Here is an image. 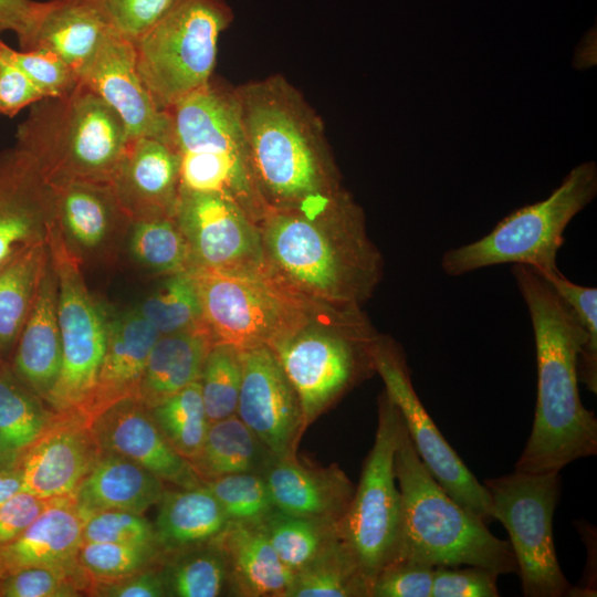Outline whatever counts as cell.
<instances>
[{"label": "cell", "instance_id": "31", "mask_svg": "<svg viewBox=\"0 0 597 597\" xmlns=\"http://www.w3.org/2000/svg\"><path fill=\"white\" fill-rule=\"evenodd\" d=\"M157 505L154 528L161 553L213 540L230 523L203 483L175 490L166 488Z\"/></svg>", "mask_w": 597, "mask_h": 597}, {"label": "cell", "instance_id": "12", "mask_svg": "<svg viewBox=\"0 0 597 597\" xmlns=\"http://www.w3.org/2000/svg\"><path fill=\"white\" fill-rule=\"evenodd\" d=\"M48 247L57 281L62 365L45 404L54 413L83 417L106 349L109 316L90 292L81 264L66 250L54 224Z\"/></svg>", "mask_w": 597, "mask_h": 597}, {"label": "cell", "instance_id": "19", "mask_svg": "<svg viewBox=\"0 0 597 597\" xmlns=\"http://www.w3.org/2000/svg\"><path fill=\"white\" fill-rule=\"evenodd\" d=\"M102 450L82 416L55 413L44 432L17 462L23 491L44 499L72 495Z\"/></svg>", "mask_w": 597, "mask_h": 597}, {"label": "cell", "instance_id": "49", "mask_svg": "<svg viewBox=\"0 0 597 597\" xmlns=\"http://www.w3.org/2000/svg\"><path fill=\"white\" fill-rule=\"evenodd\" d=\"M498 577L480 566L434 567L431 597H498Z\"/></svg>", "mask_w": 597, "mask_h": 597}, {"label": "cell", "instance_id": "20", "mask_svg": "<svg viewBox=\"0 0 597 597\" xmlns=\"http://www.w3.org/2000/svg\"><path fill=\"white\" fill-rule=\"evenodd\" d=\"M54 224L53 193L34 159L13 146L0 154V268L46 242Z\"/></svg>", "mask_w": 597, "mask_h": 597}, {"label": "cell", "instance_id": "24", "mask_svg": "<svg viewBox=\"0 0 597 597\" xmlns=\"http://www.w3.org/2000/svg\"><path fill=\"white\" fill-rule=\"evenodd\" d=\"M113 30L94 0L39 1L31 24L18 42L22 51L54 53L81 78L82 72Z\"/></svg>", "mask_w": 597, "mask_h": 597}, {"label": "cell", "instance_id": "54", "mask_svg": "<svg viewBox=\"0 0 597 597\" xmlns=\"http://www.w3.org/2000/svg\"><path fill=\"white\" fill-rule=\"evenodd\" d=\"M23 491L22 478L17 465L0 467V505Z\"/></svg>", "mask_w": 597, "mask_h": 597}, {"label": "cell", "instance_id": "39", "mask_svg": "<svg viewBox=\"0 0 597 597\" xmlns=\"http://www.w3.org/2000/svg\"><path fill=\"white\" fill-rule=\"evenodd\" d=\"M160 335L195 328L202 324L201 306L193 279L188 271L166 275L137 306Z\"/></svg>", "mask_w": 597, "mask_h": 597}, {"label": "cell", "instance_id": "16", "mask_svg": "<svg viewBox=\"0 0 597 597\" xmlns=\"http://www.w3.org/2000/svg\"><path fill=\"white\" fill-rule=\"evenodd\" d=\"M241 352L237 416L276 459L295 457L302 436L300 399L269 346Z\"/></svg>", "mask_w": 597, "mask_h": 597}, {"label": "cell", "instance_id": "2", "mask_svg": "<svg viewBox=\"0 0 597 597\" xmlns=\"http://www.w3.org/2000/svg\"><path fill=\"white\" fill-rule=\"evenodd\" d=\"M259 228L272 273L316 306L362 310L381 279L364 211L344 189L303 208L268 210Z\"/></svg>", "mask_w": 597, "mask_h": 597}, {"label": "cell", "instance_id": "34", "mask_svg": "<svg viewBox=\"0 0 597 597\" xmlns=\"http://www.w3.org/2000/svg\"><path fill=\"white\" fill-rule=\"evenodd\" d=\"M55 413L13 373L0 366V467L15 465L21 454L44 432Z\"/></svg>", "mask_w": 597, "mask_h": 597}, {"label": "cell", "instance_id": "53", "mask_svg": "<svg viewBox=\"0 0 597 597\" xmlns=\"http://www.w3.org/2000/svg\"><path fill=\"white\" fill-rule=\"evenodd\" d=\"M39 1L34 0H0V35L11 31L21 38L31 24Z\"/></svg>", "mask_w": 597, "mask_h": 597}, {"label": "cell", "instance_id": "41", "mask_svg": "<svg viewBox=\"0 0 597 597\" xmlns=\"http://www.w3.org/2000/svg\"><path fill=\"white\" fill-rule=\"evenodd\" d=\"M241 380L240 349L228 344H213L206 355L199 377L210 423L237 413Z\"/></svg>", "mask_w": 597, "mask_h": 597}, {"label": "cell", "instance_id": "51", "mask_svg": "<svg viewBox=\"0 0 597 597\" xmlns=\"http://www.w3.org/2000/svg\"><path fill=\"white\" fill-rule=\"evenodd\" d=\"M42 98V92L21 70L0 61V115L13 117Z\"/></svg>", "mask_w": 597, "mask_h": 597}, {"label": "cell", "instance_id": "13", "mask_svg": "<svg viewBox=\"0 0 597 597\" xmlns=\"http://www.w3.org/2000/svg\"><path fill=\"white\" fill-rule=\"evenodd\" d=\"M167 112L181 170L221 180L254 177L234 87L212 77Z\"/></svg>", "mask_w": 597, "mask_h": 597}, {"label": "cell", "instance_id": "5", "mask_svg": "<svg viewBox=\"0 0 597 597\" xmlns=\"http://www.w3.org/2000/svg\"><path fill=\"white\" fill-rule=\"evenodd\" d=\"M130 138L119 115L82 82L67 95L30 106L15 147L30 155L49 185L111 182Z\"/></svg>", "mask_w": 597, "mask_h": 597}, {"label": "cell", "instance_id": "4", "mask_svg": "<svg viewBox=\"0 0 597 597\" xmlns=\"http://www.w3.org/2000/svg\"><path fill=\"white\" fill-rule=\"evenodd\" d=\"M395 474L402 507L395 561L431 567L480 566L499 576L519 573L510 542L493 535L484 521L453 500L428 471L402 417Z\"/></svg>", "mask_w": 597, "mask_h": 597}, {"label": "cell", "instance_id": "11", "mask_svg": "<svg viewBox=\"0 0 597 597\" xmlns=\"http://www.w3.org/2000/svg\"><path fill=\"white\" fill-rule=\"evenodd\" d=\"M493 520L506 530L525 597H563L573 586L561 569L553 516L561 494L559 472L515 471L485 479Z\"/></svg>", "mask_w": 597, "mask_h": 597}, {"label": "cell", "instance_id": "29", "mask_svg": "<svg viewBox=\"0 0 597 597\" xmlns=\"http://www.w3.org/2000/svg\"><path fill=\"white\" fill-rule=\"evenodd\" d=\"M219 538L229 568V596L286 597L294 573L259 523L230 522Z\"/></svg>", "mask_w": 597, "mask_h": 597}, {"label": "cell", "instance_id": "45", "mask_svg": "<svg viewBox=\"0 0 597 597\" xmlns=\"http://www.w3.org/2000/svg\"><path fill=\"white\" fill-rule=\"evenodd\" d=\"M0 61L21 70L44 97L70 94L80 83V75L57 55L49 51H17L0 38Z\"/></svg>", "mask_w": 597, "mask_h": 597}, {"label": "cell", "instance_id": "38", "mask_svg": "<svg viewBox=\"0 0 597 597\" xmlns=\"http://www.w3.org/2000/svg\"><path fill=\"white\" fill-rule=\"evenodd\" d=\"M286 597H370V586L339 538L294 573Z\"/></svg>", "mask_w": 597, "mask_h": 597}, {"label": "cell", "instance_id": "26", "mask_svg": "<svg viewBox=\"0 0 597 597\" xmlns=\"http://www.w3.org/2000/svg\"><path fill=\"white\" fill-rule=\"evenodd\" d=\"M8 362L15 376L45 402L62 365L57 281L51 260L33 308Z\"/></svg>", "mask_w": 597, "mask_h": 597}, {"label": "cell", "instance_id": "36", "mask_svg": "<svg viewBox=\"0 0 597 597\" xmlns=\"http://www.w3.org/2000/svg\"><path fill=\"white\" fill-rule=\"evenodd\" d=\"M280 559L293 573L341 538L339 523L297 516L273 509L260 523Z\"/></svg>", "mask_w": 597, "mask_h": 597}, {"label": "cell", "instance_id": "32", "mask_svg": "<svg viewBox=\"0 0 597 597\" xmlns=\"http://www.w3.org/2000/svg\"><path fill=\"white\" fill-rule=\"evenodd\" d=\"M276 459L234 415L208 427L199 452L189 461L203 482L234 473L264 474Z\"/></svg>", "mask_w": 597, "mask_h": 597}, {"label": "cell", "instance_id": "1", "mask_svg": "<svg viewBox=\"0 0 597 597\" xmlns=\"http://www.w3.org/2000/svg\"><path fill=\"white\" fill-rule=\"evenodd\" d=\"M512 275L530 314L537 364L534 421L514 470L561 472L597 453V418L578 389L582 383L597 394V333L533 268L512 264Z\"/></svg>", "mask_w": 597, "mask_h": 597}, {"label": "cell", "instance_id": "30", "mask_svg": "<svg viewBox=\"0 0 597 597\" xmlns=\"http://www.w3.org/2000/svg\"><path fill=\"white\" fill-rule=\"evenodd\" d=\"M212 339L201 324L160 335L148 356L137 399L148 409L199 380Z\"/></svg>", "mask_w": 597, "mask_h": 597}, {"label": "cell", "instance_id": "17", "mask_svg": "<svg viewBox=\"0 0 597 597\" xmlns=\"http://www.w3.org/2000/svg\"><path fill=\"white\" fill-rule=\"evenodd\" d=\"M50 186L54 227L70 254L81 266L112 261L132 221L111 182L71 180Z\"/></svg>", "mask_w": 597, "mask_h": 597}, {"label": "cell", "instance_id": "8", "mask_svg": "<svg viewBox=\"0 0 597 597\" xmlns=\"http://www.w3.org/2000/svg\"><path fill=\"white\" fill-rule=\"evenodd\" d=\"M232 20L224 0H176L133 42L138 74L160 109L213 77L219 38Z\"/></svg>", "mask_w": 597, "mask_h": 597}, {"label": "cell", "instance_id": "35", "mask_svg": "<svg viewBox=\"0 0 597 597\" xmlns=\"http://www.w3.org/2000/svg\"><path fill=\"white\" fill-rule=\"evenodd\" d=\"M159 568L167 596H229V568L219 536L163 553Z\"/></svg>", "mask_w": 597, "mask_h": 597}, {"label": "cell", "instance_id": "28", "mask_svg": "<svg viewBox=\"0 0 597 597\" xmlns=\"http://www.w3.org/2000/svg\"><path fill=\"white\" fill-rule=\"evenodd\" d=\"M165 490V482L143 465L117 453L102 452L72 498L84 519L106 510L144 514L157 505Z\"/></svg>", "mask_w": 597, "mask_h": 597}, {"label": "cell", "instance_id": "22", "mask_svg": "<svg viewBox=\"0 0 597 597\" xmlns=\"http://www.w3.org/2000/svg\"><path fill=\"white\" fill-rule=\"evenodd\" d=\"M111 185L130 221L172 217L180 196L179 156L170 143L130 139Z\"/></svg>", "mask_w": 597, "mask_h": 597}, {"label": "cell", "instance_id": "18", "mask_svg": "<svg viewBox=\"0 0 597 597\" xmlns=\"http://www.w3.org/2000/svg\"><path fill=\"white\" fill-rule=\"evenodd\" d=\"M81 82L123 119L129 138L151 137L171 144V122L144 85L134 43L116 30L108 33L81 74Z\"/></svg>", "mask_w": 597, "mask_h": 597}, {"label": "cell", "instance_id": "15", "mask_svg": "<svg viewBox=\"0 0 597 597\" xmlns=\"http://www.w3.org/2000/svg\"><path fill=\"white\" fill-rule=\"evenodd\" d=\"M175 219L188 242L191 268L269 269L259 224L235 201L180 191Z\"/></svg>", "mask_w": 597, "mask_h": 597}, {"label": "cell", "instance_id": "6", "mask_svg": "<svg viewBox=\"0 0 597 597\" xmlns=\"http://www.w3.org/2000/svg\"><path fill=\"white\" fill-rule=\"evenodd\" d=\"M596 195L597 166L582 163L544 200L512 211L474 242L446 251L441 269L449 276L507 263L541 273L556 271L567 226Z\"/></svg>", "mask_w": 597, "mask_h": 597}, {"label": "cell", "instance_id": "10", "mask_svg": "<svg viewBox=\"0 0 597 597\" xmlns=\"http://www.w3.org/2000/svg\"><path fill=\"white\" fill-rule=\"evenodd\" d=\"M401 415L390 396L378 397L375 439L355 485L339 535L369 586L395 561L400 542L402 507L395 474V452Z\"/></svg>", "mask_w": 597, "mask_h": 597}, {"label": "cell", "instance_id": "42", "mask_svg": "<svg viewBox=\"0 0 597 597\" xmlns=\"http://www.w3.org/2000/svg\"><path fill=\"white\" fill-rule=\"evenodd\" d=\"M92 579L74 561L31 567L0 577V597H77L87 595Z\"/></svg>", "mask_w": 597, "mask_h": 597}, {"label": "cell", "instance_id": "40", "mask_svg": "<svg viewBox=\"0 0 597 597\" xmlns=\"http://www.w3.org/2000/svg\"><path fill=\"white\" fill-rule=\"evenodd\" d=\"M149 411L168 442L190 461L199 452L210 425L199 380L189 384Z\"/></svg>", "mask_w": 597, "mask_h": 597}, {"label": "cell", "instance_id": "52", "mask_svg": "<svg viewBox=\"0 0 597 597\" xmlns=\"http://www.w3.org/2000/svg\"><path fill=\"white\" fill-rule=\"evenodd\" d=\"M88 596L100 597H166L159 565L106 583H93Z\"/></svg>", "mask_w": 597, "mask_h": 597}, {"label": "cell", "instance_id": "50", "mask_svg": "<svg viewBox=\"0 0 597 597\" xmlns=\"http://www.w3.org/2000/svg\"><path fill=\"white\" fill-rule=\"evenodd\" d=\"M55 499H44L22 491L1 504L0 547L19 536Z\"/></svg>", "mask_w": 597, "mask_h": 597}, {"label": "cell", "instance_id": "55", "mask_svg": "<svg viewBox=\"0 0 597 597\" xmlns=\"http://www.w3.org/2000/svg\"><path fill=\"white\" fill-rule=\"evenodd\" d=\"M6 359L2 357V355L0 354V366L3 364Z\"/></svg>", "mask_w": 597, "mask_h": 597}, {"label": "cell", "instance_id": "48", "mask_svg": "<svg viewBox=\"0 0 597 597\" xmlns=\"http://www.w3.org/2000/svg\"><path fill=\"white\" fill-rule=\"evenodd\" d=\"M433 568L411 561H394L375 577L370 597H431Z\"/></svg>", "mask_w": 597, "mask_h": 597}, {"label": "cell", "instance_id": "3", "mask_svg": "<svg viewBox=\"0 0 597 597\" xmlns=\"http://www.w3.org/2000/svg\"><path fill=\"white\" fill-rule=\"evenodd\" d=\"M252 172L268 210L297 209L342 190L321 116L283 75L234 87Z\"/></svg>", "mask_w": 597, "mask_h": 597}, {"label": "cell", "instance_id": "37", "mask_svg": "<svg viewBox=\"0 0 597 597\" xmlns=\"http://www.w3.org/2000/svg\"><path fill=\"white\" fill-rule=\"evenodd\" d=\"M126 245L133 261L154 274L169 275L192 266L188 242L175 216L132 221Z\"/></svg>", "mask_w": 597, "mask_h": 597}, {"label": "cell", "instance_id": "33", "mask_svg": "<svg viewBox=\"0 0 597 597\" xmlns=\"http://www.w3.org/2000/svg\"><path fill=\"white\" fill-rule=\"evenodd\" d=\"M50 264L46 242L20 252L0 268V354L9 360Z\"/></svg>", "mask_w": 597, "mask_h": 597}, {"label": "cell", "instance_id": "21", "mask_svg": "<svg viewBox=\"0 0 597 597\" xmlns=\"http://www.w3.org/2000/svg\"><path fill=\"white\" fill-rule=\"evenodd\" d=\"M91 428L102 452L121 454L177 488L202 484L137 398L115 402L92 420Z\"/></svg>", "mask_w": 597, "mask_h": 597}, {"label": "cell", "instance_id": "43", "mask_svg": "<svg viewBox=\"0 0 597 597\" xmlns=\"http://www.w3.org/2000/svg\"><path fill=\"white\" fill-rule=\"evenodd\" d=\"M161 554L155 544L83 542L76 557L92 583H106L159 565Z\"/></svg>", "mask_w": 597, "mask_h": 597}, {"label": "cell", "instance_id": "7", "mask_svg": "<svg viewBox=\"0 0 597 597\" xmlns=\"http://www.w3.org/2000/svg\"><path fill=\"white\" fill-rule=\"evenodd\" d=\"M201 322L213 344L240 350L270 348L315 323L316 305L287 287L272 271L189 269Z\"/></svg>", "mask_w": 597, "mask_h": 597}, {"label": "cell", "instance_id": "44", "mask_svg": "<svg viewBox=\"0 0 597 597\" xmlns=\"http://www.w3.org/2000/svg\"><path fill=\"white\" fill-rule=\"evenodd\" d=\"M203 484L217 499L230 522L260 523L274 509L262 474H228Z\"/></svg>", "mask_w": 597, "mask_h": 597}, {"label": "cell", "instance_id": "14", "mask_svg": "<svg viewBox=\"0 0 597 597\" xmlns=\"http://www.w3.org/2000/svg\"><path fill=\"white\" fill-rule=\"evenodd\" d=\"M373 357L376 373L399 409L428 471L453 500L489 524L493 521L489 493L444 439L420 401L402 348L390 337L379 335Z\"/></svg>", "mask_w": 597, "mask_h": 597}, {"label": "cell", "instance_id": "27", "mask_svg": "<svg viewBox=\"0 0 597 597\" xmlns=\"http://www.w3.org/2000/svg\"><path fill=\"white\" fill-rule=\"evenodd\" d=\"M84 522L72 495L56 498L19 536L0 547V577L76 559Z\"/></svg>", "mask_w": 597, "mask_h": 597}, {"label": "cell", "instance_id": "23", "mask_svg": "<svg viewBox=\"0 0 597 597\" xmlns=\"http://www.w3.org/2000/svg\"><path fill=\"white\" fill-rule=\"evenodd\" d=\"M274 509L339 523L355 484L336 463L317 465L295 457L274 459L263 474Z\"/></svg>", "mask_w": 597, "mask_h": 597}, {"label": "cell", "instance_id": "25", "mask_svg": "<svg viewBox=\"0 0 597 597\" xmlns=\"http://www.w3.org/2000/svg\"><path fill=\"white\" fill-rule=\"evenodd\" d=\"M159 336L137 307L109 316L106 349L83 413L90 423L115 402L138 397L148 356Z\"/></svg>", "mask_w": 597, "mask_h": 597}, {"label": "cell", "instance_id": "47", "mask_svg": "<svg viewBox=\"0 0 597 597\" xmlns=\"http://www.w3.org/2000/svg\"><path fill=\"white\" fill-rule=\"evenodd\" d=\"M109 23L132 42L147 32L176 0H94Z\"/></svg>", "mask_w": 597, "mask_h": 597}, {"label": "cell", "instance_id": "46", "mask_svg": "<svg viewBox=\"0 0 597 597\" xmlns=\"http://www.w3.org/2000/svg\"><path fill=\"white\" fill-rule=\"evenodd\" d=\"M82 538L83 542L158 545L154 523L142 513L125 510H106L88 515Z\"/></svg>", "mask_w": 597, "mask_h": 597}, {"label": "cell", "instance_id": "9", "mask_svg": "<svg viewBox=\"0 0 597 597\" xmlns=\"http://www.w3.org/2000/svg\"><path fill=\"white\" fill-rule=\"evenodd\" d=\"M378 336L359 310L327 327L311 324L271 347L297 394L305 431L376 373L373 350Z\"/></svg>", "mask_w": 597, "mask_h": 597}]
</instances>
